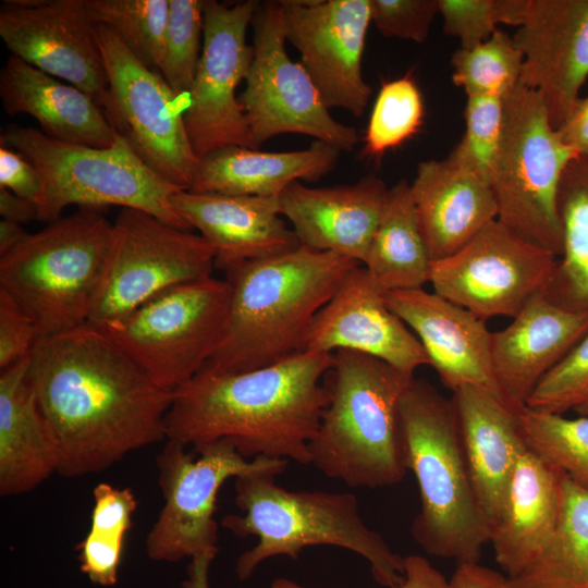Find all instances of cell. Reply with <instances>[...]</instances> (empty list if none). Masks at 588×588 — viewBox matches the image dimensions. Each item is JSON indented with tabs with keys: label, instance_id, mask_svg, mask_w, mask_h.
Segmentation results:
<instances>
[{
	"label": "cell",
	"instance_id": "cell-32",
	"mask_svg": "<svg viewBox=\"0 0 588 588\" xmlns=\"http://www.w3.org/2000/svg\"><path fill=\"white\" fill-rule=\"evenodd\" d=\"M562 253L543 295L556 306L588 313V157L567 166L560 186Z\"/></svg>",
	"mask_w": 588,
	"mask_h": 588
},
{
	"label": "cell",
	"instance_id": "cell-50",
	"mask_svg": "<svg viewBox=\"0 0 588 588\" xmlns=\"http://www.w3.org/2000/svg\"><path fill=\"white\" fill-rule=\"evenodd\" d=\"M213 556L204 555L191 560L187 569V578L183 581L184 588H210L209 568Z\"/></svg>",
	"mask_w": 588,
	"mask_h": 588
},
{
	"label": "cell",
	"instance_id": "cell-37",
	"mask_svg": "<svg viewBox=\"0 0 588 588\" xmlns=\"http://www.w3.org/2000/svg\"><path fill=\"white\" fill-rule=\"evenodd\" d=\"M424 117L420 90L409 73L382 83L364 137V156L380 157L418 133Z\"/></svg>",
	"mask_w": 588,
	"mask_h": 588
},
{
	"label": "cell",
	"instance_id": "cell-33",
	"mask_svg": "<svg viewBox=\"0 0 588 588\" xmlns=\"http://www.w3.org/2000/svg\"><path fill=\"white\" fill-rule=\"evenodd\" d=\"M510 580L514 588H588L587 488L563 474L558 527L543 551Z\"/></svg>",
	"mask_w": 588,
	"mask_h": 588
},
{
	"label": "cell",
	"instance_id": "cell-49",
	"mask_svg": "<svg viewBox=\"0 0 588 588\" xmlns=\"http://www.w3.org/2000/svg\"><path fill=\"white\" fill-rule=\"evenodd\" d=\"M0 215L4 220L24 224L38 219L37 207L7 188L0 187Z\"/></svg>",
	"mask_w": 588,
	"mask_h": 588
},
{
	"label": "cell",
	"instance_id": "cell-18",
	"mask_svg": "<svg viewBox=\"0 0 588 588\" xmlns=\"http://www.w3.org/2000/svg\"><path fill=\"white\" fill-rule=\"evenodd\" d=\"M88 0H7L0 36L13 56L83 90L101 107L108 78Z\"/></svg>",
	"mask_w": 588,
	"mask_h": 588
},
{
	"label": "cell",
	"instance_id": "cell-8",
	"mask_svg": "<svg viewBox=\"0 0 588 588\" xmlns=\"http://www.w3.org/2000/svg\"><path fill=\"white\" fill-rule=\"evenodd\" d=\"M0 144L23 155L42 179L38 220L53 222L71 205L119 206L191 230L172 204V196L183 188L150 169L119 134L111 146L99 148L60 142L14 123L4 128Z\"/></svg>",
	"mask_w": 588,
	"mask_h": 588
},
{
	"label": "cell",
	"instance_id": "cell-5",
	"mask_svg": "<svg viewBox=\"0 0 588 588\" xmlns=\"http://www.w3.org/2000/svg\"><path fill=\"white\" fill-rule=\"evenodd\" d=\"M277 476L260 471L235 478L234 500L243 514L225 515L221 525L238 537L258 538L237 559L240 580L271 558L296 560L308 547L333 546L364 558L380 586L403 583L404 558L364 523L353 493L290 491L277 483Z\"/></svg>",
	"mask_w": 588,
	"mask_h": 588
},
{
	"label": "cell",
	"instance_id": "cell-22",
	"mask_svg": "<svg viewBox=\"0 0 588 588\" xmlns=\"http://www.w3.org/2000/svg\"><path fill=\"white\" fill-rule=\"evenodd\" d=\"M376 175L354 184L308 187L294 182L279 196L280 211L302 246L364 264L387 200Z\"/></svg>",
	"mask_w": 588,
	"mask_h": 588
},
{
	"label": "cell",
	"instance_id": "cell-48",
	"mask_svg": "<svg viewBox=\"0 0 588 588\" xmlns=\"http://www.w3.org/2000/svg\"><path fill=\"white\" fill-rule=\"evenodd\" d=\"M558 131L579 156L588 157V97L579 99L568 120Z\"/></svg>",
	"mask_w": 588,
	"mask_h": 588
},
{
	"label": "cell",
	"instance_id": "cell-46",
	"mask_svg": "<svg viewBox=\"0 0 588 588\" xmlns=\"http://www.w3.org/2000/svg\"><path fill=\"white\" fill-rule=\"evenodd\" d=\"M404 580L395 588H446L444 575L421 555L412 554L404 558ZM270 588H308L285 577L275 578Z\"/></svg>",
	"mask_w": 588,
	"mask_h": 588
},
{
	"label": "cell",
	"instance_id": "cell-41",
	"mask_svg": "<svg viewBox=\"0 0 588 588\" xmlns=\"http://www.w3.org/2000/svg\"><path fill=\"white\" fill-rule=\"evenodd\" d=\"M371 23L385 37L424 42L436 15L438 0H370Z\"/></svg>",
	"mask_w": 588,
	"mask_h": 588
},
{
	"label": "cell",
	"instance_id": "cell-30",
	"mask_svg": "<svg viewBox=\"0 0 588 588\" xmlns=\"http://www.w3.org/2000/svg\"><path fill=\"white\" fill-rule=\"evenodd\" d=\"M341 150L315 140L293 151H260L230 146L201 158L192 187L195 193L275 196L294 182L316 181L336 166Z\"/></svg>",
	"mask_w": 588,
	"mask_h": 588
},
{
	"label": "cell",
	"instance_id": "cell-9",
	"mask_svg": "<svg viewBox=\"0 0 588 588\" xmlns=\"http://www.w3.org/2000/svg\"><path fill=\"white\" fill-rule=\"evenodd\" d=\"M579 155L550 122L542 97L518 84L503 98V130L491 179L498 218L512 233L559 257L563 174Z\"/></svg>",
	"mask_w": 588,
	"mask_h": 588
},
{
	"label": "cell",
	"instance_id": "cell-44",
	"mask_svg": "<svg viewBox=\"0 0 588 588\" xmlns=\"http://www.w3.org/2000/svg\"><path fill=\"white\" fill-rule=\"evenodd\" d=\"M38 333L27 313L0 289V369L28 357Z\"/></svg>",
	"mask_w": 588,
	"mask_h": 588
},
{
	"label": "cell",
	"instance_id": "cell-6",
	"mask_svg": "<svg viewBox=\"0 0 588 588\" xmlns=\"http://www.w3.org/2000/svg\"><path fill=\"white\" fill-rule=\"evenodd\" d=\"M400 420L407 469L420 494L411 528L415 541L438 558L479 562L491 527L474 490L453 400L414 378Z\"/></svg>",
	"mask_w": 588,
	"mask_h": 588
},
{
	"label": "cell",
	"instance_id": "cell-31",
	"mask_svg": "<svg viewBox=\"0 0 588 588\" xmlns=\"http://www.w3.org/2000/svg\"><path fill=\"white\" fill-rule=\"evenodd\" d=\"M363 265L383 293L421 289L429 282L431 259L406 181L388 189L382 216Z\"/></svg>",
	"mask_w": 588,
	"mask_h": 588
},
{
	"label": "cell",
	"instance_id": "cell-29",
	"mask_svg": "<svg viewBox=\"0 0 588 588\" xmlns=\"http://www.w3.org/2000/svg\"><path fill=\"white\" fill-rule=\"evenodd\" d=\"M29 356L0 372V494L28 492L57 473L54 441L28 378Z\"/></svg>",
	"mask_w": 588,
	"mask_h": 588
},
{
	"label": "cell",
	"instance_id": "cell-47",
	"mask_svg": "<svg viewBox=\"0 0 588 588\" xmlns=\"http://www.w3.org/2000/svg\"><path fill=\"white\" fill-rule=\"evenodd\" d=\"M446 588H514L510 578L479 562H462L448 581Z\"/></svg>",
	"mask_w": 588,
	"mask_h": 588
},
{
	"label": "cell",
	"instance_id": "cell-19",
	"mask_svg": "<svg viewBox=\"0 0 588 588\" xmlns=\"http://www.w3.org/2000/svg\"><path fill=\"white\" fill-rule=\"evenodd\" d=\"M513 39L523 54L519 84L542 97L558 130L588 77V0H531Z\"/></svg>",
	"mask_w": 588,
	"mask_h": 588
},
{
	"label": "cell",
	"instance_id": "cell-2",
	"mask_svg": "<svg viewBox=\"0 0 588 588\" xmlns=\"http://www.w3.org/2000/svg\"><path fill=\"white\" fill-rule=\"evenodd\" d=\"M333 353L304 351L244 372L203 367L173 391L167 439L194 451L222 439L244 457L310 464L308 445L330 401Z\"/></svg>",
	"mask_w": 588,
	"mask_h": 588
},
{
	"label": "cell",
	"instance_id": "cell-27",
	"mask_svg": "<svg viewBox=\"0 0 588 588\" xmlns=\"http://www.w3.org/2000/svg\"><path fill=\"white\" fill-rule=\"evenodd\" d=\"M0 97L9 115H30L53 139L99 148L115 142L117 131L93 97L13 54L0 71Z\"/></svg>",
	"mask_w": 588,
	"mask_h": 588
},
{
	"label": "cell",
	"instance_id": "cell-12",
	"mask_svg": "<svg viewBox=\"0 0 588 588\" xmlns=\"http://www.w3.org/2000/svg\"><path fill=\"white\" fill-rule=\"evenodd\" d=\"M96 38L108 78L101 108L114 130L156 173L192 189L200 159L187 135L183 97L111 28L97 24Z\"/></svg>",
	"mask_w": 588,
	"mask_h": 588
},
{
	"label": "cell",
	"instance_id": "cell-17",
	"mask_svg": "<svg viewBox=\"0 0 588 588\" xmlns=\"http://www.w3.org/2000/svg\"><path fill=\"white\" fill-rule=\"evenodd\" d=\"M283 30L326 106L359 118L371 87L362 60L371 23L370 0L280 1Z\"/></svg>",
	"mask_w": 588,
	"mask_h": 588
},
{
	"label": "cell",
	"instance_id": "cell-43",
	"mask_svg": "<svg viewBox=\"0 0 588 588\" xmlns=\"http://www.w3.org/2000/svg\"><path fill=\"white\" fill-rule=\"evenodd\" d=\"M137 501L131 489L101 482L94 489L89 534L111 542H122L132 527Z\"/></svg>",
	"mask_w": 588,
	"mask_h": 588
},
{
	"label": "cell",
	"instance_id": "cell-10",
	"mask_svg": "<svg viewBox=\"0 0 588 588\" xmlns=\"http://www.w3.org/2000/svg\"><path fill=\"white\" fill-rule=\"evenodd\" d=\"M230 301L229 282L210 277L168 289L101 328L158 387L173 392L216 351Z\"/></svg>",
	"mask_w": 588,
	"mask_h": 588
},
{
	"label": "cell",
	"instance_id": "cell-23",
	"mask_svg": "<svg viewBox=\"0 0 588 588\" xmlns=\"http://www.w3.org/2000/svg\"><path fill=\"white\" fill-rule=\"evenodd\" d=\"M587 331L588 313L563 309L539 294L493 332L492 369L504 405L514 413L526 407L539 381Z\"/></svg>",
	"mask_w": 588,
	"mask_h": 588
},
{
	"label": "cell",
	"instance_id": "cell-42",
	"mask_svg": "<svg viewBox=\"0 0 588 588\" xmlns=\"http://www.w3.org/2000/svg\"><path fill=\"white\" fill-rule=\"evenodd\" d=\"M445 34L456 37L461 48H471L487 39L500 24L498 0H438Z\"/></svg>",
	"mask_w": 588,
	"mask_h": 588
},
{
	"label": "cell",
	"instance_id": "cell-1",
	"mask_svg": "<svg viewBox=\"0 0 588 588\" xmlns=\"http://www.w3.org/2000/svg\"><path fill=\"white\" fill-rule=\"evenodd\" d=\"M28 378L51 431L57 473H99L167 439L173 392L158 387L101 328L39 339Z\"/></svg>",
	"mask_w": 588,
	"mask_h": 588
},
{
	"label": "cell",
	"instance_id": "cell-39",
	"mask_svg": "<svg viewBox=\"0 0 588 588\" xmlns=\"http://www.w3.org/2000/svg\"><path fill=\"white\" fill-rule=\"evenodd\" d=\"M503 98L494 95L467 96L465 132L449 155L490 185L502 137Z\"/></svg>",
	"mask_w": 588,
	"mask_h": 588
},
{
	"label": "cell",
	"instance_id": "cell-4",
	"mask_svg": "<svg viewBox=\"0 0 588 588\" xmlns=\"http://www.w3.org/2000/svg\"><path fill=\"white\" fill-rule=\"evenodd\" d=\"M414 376L362 353L340 350L324 377L330 393L308 445L310 464L350 488H384L407 473L400 420Z\"/></svg>",
	"mask_w": 588,
	"mask_h": 588
},
{
	"label": "cell",
	"instance_id": "cell-35",
	"mask_svg": "<svg viewBox=\"0 0 588 588\" xmlns=\"http://www.w3.org/2000/svg\"><path fill=\"white\" fill-rule=\"evenodd\" d=\"M96 24L111 28L149 69L160 73L170 0H88Z\"/></svg>",
	"mask_w": 588,
	"mask_h": 588
},
{
	"label": "cell",
	"instance_id": "cell-25",
	"mask_svg": "<svg viewBox=\"0 0 588 588\" xmlns=\"http://www.w3.org/2000/svg\"><path fill=\"white\" fill-rule=\"evenodd\" d=\"M411 191L431 261L456 253L498 218L491 185L450 156L420 162Z\"/></svg>",
	"mask_w": 588,
	"mask_h": 588
},
{
	"label": "cell",
	"instance_id": "cell-15",
	"mask_svg": "<svg viewBox=\"0 0 588 588\" xmlns=\"http://www.w3.org/2000/svg\"><path fill=\"white\" fill-rule=\"evenodd\" d=\"M558 257L494 220L451 256L431 261L433 292L486 321L514 318L543 294Z\"/></svg>",
	"mask_w": 588,
	"mask_h": 588
},
{
	"label": "cell",
	"instance_id": "cell-7",
	"mask_svg": "<svg viewBox=\"0 0 588 588\" xmlns=\"http://www.w3.org/2000/svg\"><path fill=\"white\" fill-rule=\"evenodd\" d=\"M112 234L101 209L82 207L0 256V289L32 318L38 340L88 322Z\"/></svg>",
	"mask_w": 588,
	"mask_h": 588
},
{
	"label": "cell",
	"instance_id": "cell-40",
	"mask_svg": "<svg viewBox=\"0 0 588 588\" xmlns=\"http://www.w3.org/2000/svg\"><path fill=\"white\" fill-rule=\"evenodd\" d=\"M588 399V331L539 381L526 406L564 414Z\"/></svg>",
	"mask_w": 588,
	"mask_h": 588
},
{
	"label": "cell",
	"instance_id": "cell-13",
	"mask_svg": "<svg viewBox=\"0 0 588 588\" xmlns=\"http://www.w3.org/2000/svg\"><path fill=\"white\" fill-rule=\"evenodd\" d=\"M216 250L201 235L122 208L88 322L119 320L161 292L212 277Z\"/></svg>",
	"mask_w": 588,
	"mask_h": 588
},
{
	"label": "cell",
	"instance_id": "cell-28",
	"mask_svg": "<svg viewBox=\"0 0 588 588\" xmlns=\"http://www.w3.org/2000/svg\"><path fill=\"white\" fill-rule=\"evenodd\" d=\"M452 400L474 490L492 528L514 467L526 449L517 415L495 397L471 387L458 389Z\"/></svg>",
	"mask_w": 588,
	"mask_h": 588
},
{
	"label": "cell",
	"instance_id": "cell-3",
	"mask_svg": "<svg viewBox=\"0 0 588 588\" xmlns=\"http://www.w3.org/2000/svg\"><path fill=\"white\" fill-rule=\"evenodd\" d=\"M358 261L299 245L225 270L231 287L226 323L204 367L244 372L303 352L308 330Z\"/></svg>",
	"mask_w": 588,
	"mask_h": 588
},
{
	"label": "cell",
	"instance_id": "cell-21",
	"mask_svg": "<svg viewBox=\"0 0 588 588\" xmlns=\"http://www.w3.org/2000/svg\"><path fill=\"white\" fill-rule=\"evenodd\" d=\"M384 297L417 336L429 365L448 389L454 393L464 387L476 388L503 403L492 369V332L486 321L422 287L387 292Z\"/></svg>",
	"mask_w": 588,
	"mask_h": 588
},
{
	"label": "cell",
	"instance_id": "cell-24",
	"mask_svg": "<svg viewBox=\"0 0 588 588\" xmlns=\"http://www.w3.org/2000/svg\"><path fill=\"white\" fill-rule=\"evenodd\" d=\"M176 212L216 250L224 271L245 261L277 256L301 244L282 219L279 197L195 193L172 196Z\"/></svg>",
	"mask_w": 588,
	"mask_h": 588
},
{
	"label": "cell",
	"instance_id": "cell-26",
	"mask_svg": "<svg viewBox=\"0 0 588 588\" xmlns=\"http://www.w3.org/2000/svg\"><path fill=\"white\" fill-rule=\"evenodd\" d=\"M562 505L563 474L526 446L512 473L489 541L507 577L516 576L543 551L558 527Z\"/></svg>",
	"mask_w": 588,
	"mask_h": 588
},
{
	"label": "cell",
	"instance_id": "cell-36",
	"mask_svg": "<svg viewBox=\"0 0 588 588\" xmlns=\"http://www.w3.org/2000/svg\"><path fill=\"white\" fill-rule=\"evenodd\" d=\"M454 84L469 95L504 97L518 84L523 54L513 37L497 29L486 41L452 56Z\"/></svg>",
	"mask_w": 588,
	"mask_h": 588
},
{
	"label": "cell",
	"instance_id": "cell-20",
	"mask_svg": "<svg viewBox=\"0 0 588 588\" xmlns=\"http://www.w3.org/2000/svg\"><path fill=\"white\" fill-rule=\"evenodd\" d=\"M353 351L414 376L429 359L417 336L390 309L384 293L360 265L345 277L315 317L304 351Z\"/></svg>",
	"mask_w": 588,
	"mask_h": 588
},
{
	"label": "cell",
	"instance_id": "cell-38",
	"mask_svg": "<svg viewBox=\"0 0 588 588\" xmlns=\"http://www.w3.org/2000/svg\"><path fill=\"white\" fill-rule=\"evenodd\" d=\"M204 4L201 0H170L160 74L181 97L188 95L201 56Z\"/></svg>",
	"mask_w": 588,
	"mask_h": 588
},
{
	"label": "cell",
	"instance_id": "cell-11",
	"mask_svg": "<svg viewBox=\"0 0 588 588\" xmlns=\"http://www.w3.org/2000/svg\"><path fill=\"white\" fill-rule=\"evenodd\" d=\"M168 440L157 456L159 486L164 504L146 539L150 560L177 562L218 552L217 497L230 478L253 473L282 474L287 460L244 457L226 439L208 443L193 453Z\"/></svg>",
	"mask_w": 588,
	"mask_h": 588
},
{
	"label": "cell",
	"instance_id": "cell-16",
	"mask_svg": "<svg viewBox=\"0 0 588 588\" xmlns=\"http://www.w3.org/2000/svg\"><path fill=\"white\" fill-rule=\"evenodd\" d=\"M257 7L253 0L235 4L205 1L201 56L184 114L189 142L199 159L230 146L257 149L236 97L253 60L246 35Z\"/></svg>",
	"mask_w": 588,
	"mask_h": 588
},
{
	"label": "cell",
	"instance_id": "cell-45",
	"mask_svg": "<svg viewBox=\"0 0 588 588\" xmlns=\"http://www.w3.org/2000/svg\"><path fill=\"white\" fill-rule=\"evenodd\" d=\"M0 187L33 203L37 210L45 186L37 169L19 151L0 144Z\"/></svg>",
	"mask_w": 588,
	"mask_h": 588
},
{
	"label": "cell",
	"instance_id": "cell-52",
	"mask_svg": "<svg viewBox=\"0 0 588 588\" xmlns=\"http://www.w3.org/2000/svg\"><path fill=\"white\" fill-rule=\"evenodd\" d=\"M578 415L588 416V399L574 409Z\"/></svg>",
	"mask_w": 588,
	"mask_h": 588
},
{
	"label": "cell",
	"instance_id": "cell-14",
	"mask_svg": "<svg viewBox=\"0 0 588 588\" xmlns=\"http://www.w3.org/2000/svg\"><path fill=\"white\" fill-rule=\"evenodd\" d=\"M252 26L253 60L240 101L255 147L294 133L352 151L357 131L333 119L303 64L287 54L280 1L258 3Z\"/></svg>",
	"mask_w": 588,
	"mask_h": 588
},
{
	"label": "cell",
	"instance_id": "cell-51",
	"mask_svg": "<svg viewBox=\"0 0 588 588\" xmlns=\"http://www.w3.org/2000/svg\"><path fill=\"white\" fill-rule=\"evenodd\" d=\"M28 232L22 224L2 219L0 222V256L17 246Z\"/></svg>",
	"mask_w": 588,
	"mask_h": 588
},
{
	"label": "cell",
	"instance_id": "cell-34",
	"mask_svg": "<svg viewBox=\"0 0 588 588\" xmlns=\"http://www.w3.org/2000/svg\"><path fill=\"white\" fill-rule=\"evenodd\" d=\"M516 415L527 449L588 489V416L567 418L527 406Z\"/></svg>",
	"mask_w": 588,
	"mask_h": 588
}]
</instances>
